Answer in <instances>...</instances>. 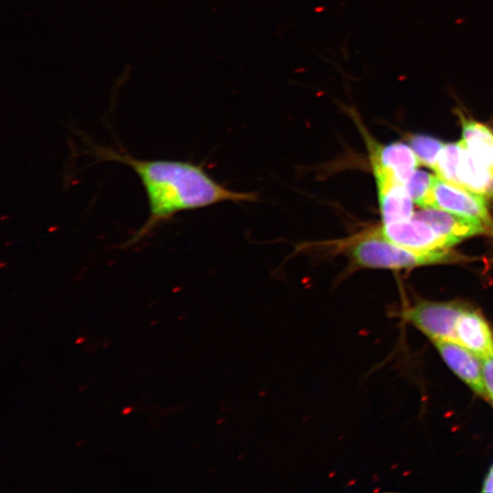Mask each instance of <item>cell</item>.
<instances>
[{"instance_id":"44dd1931","label":"cell","mask_w":493,"mask_h":493,"mask_svg":"<svg viewBox=\"0 0 493 493\" xmlns=\"http://www.w3.org/2000/svg\"><path fill=\"white\" fill-rule=\"evenodd\" d=\"M156 322H157V320H153V321L151 322V324H152H152L154 325Z\"/></svg>"},{"instance_id":"9a60e30c","label":"cell","mask_w":493,"mask_h":493,"mask_svg":"<svg viewBox=\"0 0 493 493\" xmlns=\"http://www.w3.org/2000/svg\"><path fill=\"white\" fill-rule=\"evenodd\" d=\"M483 377L488 398L493 404V357L483 360Z\"/></svg>"},{"instance_id":"9c48e42d","label":"cell","mask_w":493,"mask_h":493,"mask_svg":"<svg viewBox=\"0 0 493 493\" xmlns=\"http://www.w3.org/2000/svg\"><path fill=\"white\" fill-rule=\"evenodd\" d=\"M482 361L493 357V332L477 311L466 309L458 318L456 341Z\"/></svg>"},{"instance_id":"52a82bcc","label":"cell","mask_w":493,"mask_h":493,"mask_svg":"<svg viewBox=\"0 0 493 493\" xmlns=\"http://www.w3.org/2000/svg\"><path fill=\"white\" fill-rule=\"evenodd\" d=\"M446 364L482 398L488 394L483 377V362L468 349L454 341H433Z\"/></svg>"},{"instance_id":"ffe728a7","label":"cell","mask_w":493,"mask_h":493,"mask_svg":"<svg viewBox=\"0 0 493 493\" xmlns=\"http://www.w3.org/2000/svg\"><path fill=\"white\" fill-rule=\"evenodd\" d=\"M86 387H87L86 385H83V386L79 387V390L82 392Z\"/></svg>"},{"instance_id":"8fae6325","label":"cell","mask_w":493,"mask_h":493,"mask_svg":"<svg viewBox=\"0 0 493 493\" xmlns=\"http://www.w3.org/2000/svg\"><path fill=\"white\" fill-rule=\"evenodd\" d=\"M456 175L459 185L482 196L493 198V177L472 158L463 144Z\"/></svg>"},{"instance_id":"ba28073f","label":"cell","mask_w":493,"mask_h":493,"mask_svg":"<svg viewBox=\"0 0 493 493\" xmlns=\"http://www.w3.org/2000/svg\"><path fill=\"white\" fill-rule=\"evenodd\" d=\"M461 125V142L472 158L493 177V129L456 110Z\"/></svg>"},{"instance_id":"6da1fadb","label":"cell","mask_w":493,"mask_h":493,"mask_svg":"<svg viewBox=\"0 0 493 493\" xmlns=\"http://www.w3.org/2000/svg\"><path fill=\"white\" fill-rule=\"evenodd\" d=\"M94 151L100 160L115 161L130 166L145 190L149 215L142 226L128 239L125 246H133L155 227L176 214L224 202H250L254 193L231 190L216 182L202 165L178 160H142L111 149Z\"/></svg>"},{"instance_id":"d6986e66","label":"cell","mask_w":493,"mask_h":493,"mask_svg":"<svg viewBox=\"0 0 493 493\" xmlns=\"http://www.w3.org/2000/svg\"><path fill=\"white\" fill-rule=\"evenodd\" d=\"M83 444V441H79L77 444H76V446H79Z\"/></svg>"},{"instance_id":"8992f818","label":"cell","mask_w":493,"mask_h":493,"mask_svg":"<svg viewBox=\"0 0 493 493\" xmlns=\"http://www.w3.org/2000/svg\"><path fill=\"white\" fill-rule=\"evenodd\" d=\"M379 227L384 238L413 250H445L455 246L454 242L435 231L426 222L414 216L400 222L382 224Z\"/></svg>"},{"instance_id":"2e32d148","label":"cell","mask_w":493,"mask_h":493,"mask_svg":"<svg viewBox=\"0 0 493 493\" xmlns=\"http://www.w3.org/2000/svg\"><path fill=\"white\" fill-rule=\"evenodd\" d=\"M483 492H493V465L489 468L488 475L483 482Z\"/></svg>"},{"instance_id":"e0dca14e","label":"cell","mask_w":493,"mask_h":493,"mask_svg":"<svg viewBox=\"0 0 493 493\" xmlns=\"http://www.w3.org/2000/svg\"><path fill=\"white\" fill-rule=\"evenodd\" d=\"M133 411V407L132 406H126L122 409L121 411V414L123 415H127V414H130L131 412Z\"/></svg>"},{"instance_id":"30bf717a","label":"cell","mask_w":493,"mask_h":493,"mask_svg":"<svg viewBox=\"0 0 493 493\" xmlns=\"http://www.w3.org/2000/svg\"><path fill=\"white\" fill-rule=\"evenodd\" d=\"M413 216L426 222L455 245L467 237L488 233L482 225L439 208H424Z\"/></svg>"},{"instance_id":"5bb4252c","label":"cell","mask_w":493,"mask_h":493,"mask_svg":"<svg viewBox=\"0 0 493 493\" xmlns=\"http://www.w3.org/2000/svg\"><path fill=\"white\" fill-rule=\"evenodd\" d=\"M461 142L446 143L439 153L435 172L440 178L459 185L456 168L460 157Z\"/></svg>"},{"instance_id":"7a4b0ae2","label":"cell","mask_w":493,"mask_h":493,"mask_svg":"<svg viewBox=\"0 0 493 493\" xmlns=\"http://www.w3.org/2000/svg\"><path fill=\"white\" fill-rule=\"evenodd\" d=\"M308 247L344 256L349 261L350 271L359 268H410L468 260L449 249L419 251L398 246L383 237L379 226L362 229L346 237L306 243L299 249Z\"/></svg>"},{"instance_id":"ac0fdd59","label":"cell","mask_w":493,"mask_h":493,"mask_svg":"<svg viewBox=\"0 0 493 493\" xmlns=\"http://www.w3.org/2000/svg\"><path fill=\"white\" fill-rule=\"evenodd\" d=\"M86 341L85 337H79L75 340V344H81Z\"/></svg>"},{"instance_id":"277c9868","label":"cell","mask_w":493,"mask_h":493,"mask_svg":"<svg viewBox=\"0 0 493 493\" xmlns=\"http://www.w3.org/2000/svg\"><path fill=\"white\" fill-rule=\"evenodd\" d=\"M434 197L436 208L475 221L488 233L493 231V219L482 195L435 175Z\"/></svg>"},{"instance_id":"7c38bea8","label":"cell","mask_w":493,"mask_h":493,"mask_svg":"<svg viewBox=\"0 0 493 493\" xmlns=\"http://www.w3.org/2000/svg\"><path fill=\"white\" fill-rule=\"evenodd\" d=\"M435 175L424 171H415L407 182L406 188L412 201L422 209L436 208L434 197Z\"/></svg>"},{"instance_id":"5b68a950","label":"cell","mask_w":493,"mask_h":493,"mask_svg":"<svg viewBox=\"0 0 493 493\" xmlns=\"http://www.w3.org/2000/svg\"><path fill=\"white\" fill-rule=\"evenodd\" d=\"M376 183L382 224L410 219L414 215L412 198L406 185L375 158L368 156Z\"/></svg>"},{"instance_id":"3957f363","label":"cell","mask_w":493,"mask_h":493,"mask_svg":"<svg viewBox=\"0 0 493 493\" xmlns=\"http://www.w3.org/2000/svg\"><path fill=\"white\" fill-rule=\"evenodd\" d=\"M466 308L453 301H422L405 311L406 320L432 341H456V328Z\"/></svg>"},{"instance_id":"4fadbf2b","label":"cell","mask_w":493,"mask_h":493,"mask_svg":"<svg viewBox=\"0 0 493 493\" xmlns=\"http://www.w3.org/2000/svg\"><path fill=\"white\" fill-rule=\"evenodd\" d=\"M408 143L420 163L435 170L439 153L446 142L429 135L414 134L408 138Z\"/></svg>"}]
</instances>
